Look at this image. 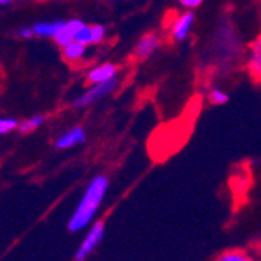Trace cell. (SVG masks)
Returning a JSON list of instances; mask_svg holds the SVG:
<instances>
[{
    "label": "cell",
    "mask_w": 261,
    "mask_h": 261,
    "mask_svg": "<svg viewBox=\"0 0 261 261\" xmlns=\"http://www.w3.org/2000/svg\"><path fill=\"white\" fill-rule=\"evenodd\" d=\"M107 189H108V178L105 175H96L91 180L82 200L79 202L74 211L72 218L69 221L70 231H79L91 222V219L96 215V211L99 210L105 197Z\"/></svg>",
    "instance_id": "cell-1"
},
{
    "label": "cell",
    "mask_w": 261,
    "mask_h": 261,
    "mask_svg": "<svg viewBox=\"0 0 261 261\" xmlns=\"http://www.w3.org/2000/svg\"><path fill=\"white\" fill-rule=\"evenodd\" d=\"M117 83H119V80H117V77L111 79V80H107V82H102V83H96L92 88H89L86 92H83L80 97H77L74 100V107L75 108H85L94 102H97L100 99H103L105 96H108V94H111Z\"/></svg>",
    "instance_id": "cell-2"
},
{
    "label": "cell",
    "mask_w": 261,
    "mask_h": 261,
    "mask_svg": "<svg viewBox=\"0 0 261 261\" xmlns=\"http://www.w3.org/2000/svg\"><path fill=\"white\" fill-rule=\"evenodd\" d=\"M103 233H105V225L102 221L96 222L92 225V228L88 231V234L85 236V240L80 246V249L77 250L75 253V259L82 261V259H86V256H89L96 247L100 244L102 238H103Z\"/></svg>",
    "instance_id": "cell-3"
},
{
    "label": "cell",
    "mask_w": 261,
    "mask_h": 261,
    "mask_svg": "<svg viewBox=\"0 0 261 261\" xmlns=\"http://www.w3.org/2000/svg\"><path fill=\"white\" fill-rule=\"evenodd\" d=\"M247 69L250 79L255 83L261 85V33L255 38V41L250 45Z\"/></svg>",
    "instance_id": "cell-4"
},
{
    "label": "cell",
    "mask_w": 261,
    "mask_h": 261,
    "mask_svg": "<svg viewBox=\"0 0 261 261\" xmlns=\"http://www.w3.org/2000/svg\"><path fill=\"white\" fill-rule=\"evenodd\" d=\"M160 44H161V41L155 33L144 35L135 47V58L139 61H144V60L150 58L160 49Z\"/></svg>",
    "instance_id": "cell-5"
},
{
    "label": "cell",
    "mask_w": 261,
    "mask_h": 261,
    "mask_svg": "<svg viewBox=\"0 0 261 261\" xmlns=\"http://www.w3.org/2000/svg\"><path fill=\"white\" fill-rule=\"evenodd\" d=\"M83 22L79 20V19H72V20H67V22H63V25L60 27V30L55 33L54 39L57 42V45L60 47H64L67 45L69 42H72L79 33V30L82 29Z\"/></svg>",
    "instance_id": "cell-6"
},
{
    "label": "cell",
    "mask_w": 261,
    "mask_h": 261,
    "mask_svg": "<svg viewBox=\"0 0 261 261\" xmlns=\"http://www.w3.org/2000/svg\"><path fill=\"white\" fill-rule=\"evenodd\" d=\"M193 22H194V14L193 13H185L181 14L171 27V35H172V39L175 41H183L189 32H191V27H193Z\"/></svg>",
    "instance_id": "cell-7"
},
{
    "label": "cell",
    "mask_w": 261,
    "mask_h": 261,
    "mask_svg": "<svg viewBox=\"0 0 261 261\" xmlns=\"http://www.w3.org/2000/svg\"><path fill=\"white\" fill-rule=\"evenodd\" d=\"M85 130L82 127H74L70 128L69 132L63 133L58 139H57V147L58 149H70L74 146H79V144H83L85 142Z\"/></svg>",
    "instance_id": "cell-8"
},
{
    "label": "cell",
    "mask_w": 261,
    "mask_h": 261,
    "mask_svg": "<svg viewBox=\"0 0 261 261\" xmlns=\"http://www.w3.org/2000/svg\"><path fill=\"white\" fill-rule=\"evenodd\" d=\"M116 75H117V67L114 64H111V63H107V64L97 66V67H94L92 70H89L88 83H91V85L102 83V82L114 79Z\"/></svg>",
    "instance_id": "cell-9"
},
{
    "label": "cell",
    "mask_w": 261,
    "mask_h": 261,
    "mask_svg": "<svg viewBox=\"0 0 261 261\" xmlns=\"http://www.w3.org/2000/svg\"><path fill=\"white\" fill-rule=\"evenodd\" d=\"M86 54V45L77 39H74L72 42H69L67 45L63 47V57L67 63H77L80 61Z\"/></svg>",
    "instance_id": "cell-10"
},
{
    "label": "cell",
    "mask_w": 261,
    "mask_h": 261,
    "mask_svg": "<svg viewBox=\"0 0 261 261\" xmlns=\"http://www.w3.org/2000/svg\"><path fill=\"white\" fill-rule=\"evenodd\" d=\"M63 25V20H54V22H39L33 27L35 35L38 36H55V33L60 30V27Z\"/></svg>",
    "instance_id": "cell-11"
},
{
    "label": "cell",
    "mask_w": 261,
    "mask_h": 261,
    "mask_svg": "<svg viewBox=\"0 0 261 261\" xmlns=\"http://www.w3.org/2000/svg\"><path fill=\"white\" fill-rule=\"evenodd\" d=\"M218 259H219V261H250L252 256L247 255V252H244V250L231 249V250L222 252V255H219Z\"/></svg>",
    "instance_id": "cell-12"
},
{
    "label": "cell",
    "mask_w": 261,
    "mask_h": 261,
    "mask_svg": "<svg viewBox=\"0 0 261 261\" xmlns=\"http://www.w3.org/2000/svg\"><path fill=\"white\" fill-rule=\"evenodd\" d=\"M44 124V116H33V117H30V119H27V121H23L20 125H19V130L22 132V133H30V132H33V130H36L38 127H41Z\"/></svg>",
    "instance_id": "cell-13"
},
{
    "label": "cell",
    "mask_w": 261,
    "mask_h": 261,
    "mask_svg": "<svg viewBox=\"0 0 261 261\" xmlns=\"http://www.w3.org/2000/svg\"><path fill=\"white\" fill-rule=\"evenodd\" d=\"M208 97H210V102L213 105H224L228 100V94L225 91L219 89V88H213L210 91V96Z\"/></svg>",
    "instance_id": "cell-14"
},
{
    "label": "cell",
    "mask_w": 261,
    "mask_h": 261,
    "mask_svg": "<svg viewBox=\"0 0 261 261\" xmlns=\"http://www.w3.org/2000/svg\"><path fill=\"white\" fill-rule=\"evenodd\" d=\"M77 41L83 42L85 45H91L92 44V32H91V25H86V23H83L82 29L79 30L77 36H75Z\"/></svg>",
    "instance_id": "cell-15"
},
{
    "label": "cell",
    "mask_w": 261,
    "mask_h": 261,
    "mask_svg": "<svg viewBox=\"0 0 261 261\" xmlns=\"http://www.w3.org/2000/svg\"><path fill=\"white\" fill-rule=\"evenodd\" d=\"M19 124L16 119H7V117H0V135H7L17 128Z\"/></svg>",
    "instance_id": "cell-16"
},
{
    "label": "cell",
    "mask_w": 261,
    "mask_h": 261,
    "mask_svg": "<svg viewBox=\"0 0 261 261\" xmlns=\"http://www.w3.org/2000/svg\"><path fill=\"white\" fill-rule=\"evenodd\" d=\"M91 32H92V44H99L105 39L107 35V29L103 25H91Z\"/></svg>",
    "instance_id": "cell-17"
},
{
    "label": "cell",
    "mask_w": 261,
    "mask_h": 261,
    "mask_svg": "<svg viewBox=\"0 0 261 261\" xmlns=\"http://www.w3.org/2000/svg\"><path fill=\"white\" fill-rule=\"evenodd\" d=\"M178 2L186 8H196L202 4V0H178Z\"/></svg>",
    "instance_id": "cell-18"
},
{
    "label": "cell",
    "mask_w": 261,
    "mask_h": 261,
    "mask_svg": "<svg viewBox=\"0 0 261 261\" xmlns=\"http://www.w3.org/2000/svg\"><path fill=\"white\" fill-rule=\"evenodd\" d=\"M19 35H20L22 38H25V39H30V38L35 35V30H33V27H32V29H22Z\"/></svg>",
    "instance_id": "cell-19"
},
{
    "label": "cell",
    "mask_w": 261,
    "mask_h": 261,
    "mask_svg": "<svg viewBox=\"0 0 261 261\" xmlns=\"http://www.w3.org/2000/svg\"><path fill=\"white\" fill-rule=\"evenodd\" d=\"M11 2V0H0V7H2V5H8Z\"/></svg>",
    "instance_id": "cell-20"
}]
</instances>
